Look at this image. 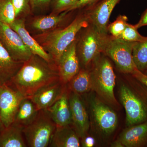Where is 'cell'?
Returning <instances> with one entry per match:
<instances>
[{
  "label": "cell",
  "instance_id": "obj_24",
  "mask_svg": "<svg viewBox=\"0 0 147 147\" xmlns=\"http://www.w3.org/2000/svg\"><path fill=\"white\" fill-rule=\"evenodd\" d=\"M132 56L137 69L145 73L147 69V38L144 41L135 42Z\"/></svg>",
  "mask_w": 147,
  "mask_h": 147
},
{
  "label": "cell",
  "instance_id": "obj_34",
  "mask_svg": "<svg viewBox=\"0 0 147 147\" xmlns=\"http://www.w3.org/2000/svg\"><path fill=\"white\" fill-rule=\"evenodd\" d=\"M134 25L138 29L142 27L147 26V9L142 13L138 23Z\"/></svg>",
  "mask_w": 147,
  "mask_h": 147
},
{
  "label": "cell",
  "instance_id": "obj_8",
  "mask_svg": "<svg viewBox=\"0 0 147 147\" xmlns=\"http://www.w3.org/2000/svg\"><path fill=\"white\" fill-rule=\"evenodd\" d=\"M73 11H64L58 14L31 15L27 17L25 26L32 36L53 31L64 28L72 21Z\"/></svg>",
  "mask_w": 147,
  "mask_h": 147
},
{
  "label": "cell",
  "instance_id": "obj_18",
  "mask_svg": "<svg viewBox=\"0 0 147 147\" xmlns=\"http://www.w3.org/2000/svg\"><path fill=\"white\" fill-rule=\"evenodd\" d=\"M25 21L26 19L24 18H16L9 26L19 34L32 54L38 55L48 61H54L49 54L45 52L27 30L25 26Z\"/></svg>",
  "mask_w": 147,
  "mask_h": 147
},
{
  "label": "cell",
  "instance_id": "obj_4",
  "mask_svg": "<svg viewBox=\"0 0 147 147\" xmlns=\"http://www.w3.org/2000/svg\"><path fill=\"white\" fill-rule=\"evenodd\" d=\"M92 66V70H90L92 90L102 102L110 105H117L114 94L116 75L111 63L108 58L101 55Z\"/></svg>",
  "mask_w": 147,
  "mask_h": 147
},
{
  "label": "cell",
  "instance_id": "obj_11",
  "mask_svg": "<svg viewBox=\"0 0 147 147\" xmlns=\"http://www.w3.org/2000/svg\"><path fill=\"white\" fill-rule=\"evenodd\" d=\"M90 107L93 119L100 131L106 134L113 133L118 123L116 113L104 102L96 98H91Z\"/></svg>",
  "mask_w": 147,
  "mask_h": 147
},
{
  "label": "cell",
  "instance_id": "obj_7",
  "mask_svg": "<svg viewBox=\"0 0 147 147\" xmlns=\"http://www.w3.org/2000/svg\"><path fill=\"white\" fill-rule=\"evenodd\" d=\"M135 42H128L109 36L103 54L113 61L120 71L131 74L137 69L132 56Z\"/></svg>",
  "mask_w": 147,
  "mask_h": 147
},
{
  "label": "cell",
  "instance_id": "obj_10",
  "mask_svg": "<svg viewBox=\"0 0 147 147\" xmlns=\"http://www.w3.org/2000/svg\"><path fill=\"white\" fill-rule=\"evenodd\" d=\"M0 42L15 60L24 62L32 54L9 25L0 21Z\"/></svg>",
  "mask_w": 147,
  "mask_h": 147
},
{
  "label": "cell",
  "instance_id": "obj_9",
  "mask_svg": "<svg viewBox=\"0 0 147 147\" xmlns=\"http://www.w3.org/2000/svg\"><path fill=\"white\" fill-rule=\"evenodd\" d=\"M24 98L11 84L0 85V116L5 128L13 123L19 105Z\"/></svg>",
  "mask_w": 147,
  "mask_h": 147
},
{
  "label": "cell",
  "instance_id": "obj_19",
  "mask_svg": "<svg viewBox=\"0 0 147 147\" xmlns=\"http://www.w3.org/2000/svg\"><path fill=\"white\" fill-rule=\"evenodd\" d=\"M24 63L14 60L0 42V85L10 84Z\"/></svg>",
  "mask_w": 147,
  "mask_h": 147
},
{
  "label": "cell",
  "instance_id": "obj_28",
  "mask_svg": "<svg viewBox=\"0 0 147 147\" xmlns=\"http://www.w3.org/2000/svg\"><path fill=\"white\" fill-rule=\"evenodd\" d=\"M128 18L125 15H119L113 23L108 24V32L111 36L119 38L122 34L127 24Z\"/></svg>",
  "mask_w": 147,
  "mask_h": 147
},
{
  "label": "cell",
  "instance_id": "obj_23",
  "mask_svg": "<svg viewBox=\"0 0 147 147\" xmlns=\"http://www.w3.org/2000/svg\"><path fill=\"white\" fill-rule=\"evenodd\" d=\"M66 85L69 91L79 95L88 92L92 90L90 71L88 69L81 68Z\"/></svg>",
  "mask_w": 147,
  "mask_h": 147
},
{
  "label": "cell",
  "instance_id": "obj_2",
  "mask_svg": "<svg viewBox=\"0 0 147 147\" xmlns=\"http://www.w3.org/2000/svg\"><path fill=\"white\" fill-rule=\"evenodd\" d=\"M89 25L86 14L83 11L64 28L32 36L58 65L61 56L75 40L79 32Z\"/></svg>",
  "mask_w": 147,
  "mask_h": 147
},
{
  "label": "cell",
  "instance_id": "obj_5",
  "mask_svg": "<svg viewBox=\"0 0 147 147\" xmlns=\"http://www.w3.org/2000/svg\"><path fill=\"white\" fill-rule=\"evenodd\" d=\"M143 84L140 88H132L126 85L121 86L119 95L126 113L128 126L147 121V87Z\"/></svg>",
  "mask_w": 147,
  "mask_h": 147
},
{
  "label": "cell",
  "instance_id": "obj_15",
  "mask_svg": "<svg viewBox=\"0 0 147 147\" xmlns=\"http://www.w3.org/2000/svg\"><path fill=\"white\" fill-rule=\"evenodd\" d=\"M66 87L59 79L40 89L30 98L38 110H47L61 97Z\"/></svg>",
  "mask_w": 147,
  "mask_h": 147
},
{
  "label": "cell",
  "instance_id": "obj_20",
  "mask_svg": "<svg viewBox=\"0 0 147 147\" xmlns=\"http://www.w3.org/2000/svg\"><path fill=\"white\" fill-rule=\"evenodd\" d=\"M81 140L71 125L57 127L49 147H79Z\"/></svg>",
  "mask_w": 147,
  "mask_h": 147
},
{
  "label": "cell",
  "instance_id": "obj_36",
  "mask_svg": "<svg viewBox=\"0 0 147 147\" xmlns=\"http://www.w3.org/2000/svg\"><path fill=\"white\" fill-rule=\"evenodd\" d=\"M144 73L146 74H147V70H146V71H145V73Z\"/></svg>",
  "mask_w": 147,
  "mask_h": 147
},
{
  "label": "cell",
  "instance_id": "obj_32",
  "mask_svg": "<svg viewBox=\"0 0 147 147\" xmlns=\"http://www.w3.org/2000/svg\"><path fill=\"white\" fill-rule=\"evenodd\" d=\"M131 75L147 87V74L136 69Z\"/></svg>",
  "mask_w": 147,
  "mask_h": 147
},
{
  "label": "cell",
  "instance_id": "obj_29",
  "mask_svg": "<svg viewBox=\"0 0 147 147\" xmlns=\"http://www.w3.org/2000/svg\"><path fill=\"white\" fill-rule=\"evenodd\" d=\"M79 0H52L50 13L58 14L67 11L76 5Z\"/></svg>",
  "mask_w": 147,
  "mask_h": 147
},
{
  "label": "cell",
  "instance_id": "obj_21",
  "mask_svg": "<svg viewBox=\"0 0 147 147\" xmlns=\"http://www.w3.org/2000/svg\"><path fill=\"white\" fill-rule=\"evenodd\" d=\"M23 128L13 123L0 132V147H26Z\"/></svg>",
  "mask_w": 147,
  "mask_h": 147
},
{
  "label": "cell",
  "instance_id": "obj_31",
  "mask_svg": "<svg viewBox=\"0 0 147 147\" xmlns=\"http://www.w3.org/2000/svg\"><path fill=\"white\" fill-rule=\"evenodd\" d=\"M102 0H79L78 3L67 11L80 10H87L99 3Z\"/></svg>",
  "mask_w": 147,
  "mask_h": 147
},
{
  "label": "cell",
  "instance_id": "obj_13",
  "mask_svg": "<svg viewBox=\"0 0 147 147\" xmlns=\"http://www.w3.org/2000/svg\"><path fill=\"white\" fill-rule=\"evenodd\" d=\"M69 100L71 113V125L81 139L86 135L89 129L88 115L81 95L70 92Z\"/></svg>",
  "mask_w": 147,
  "mask_h": 147
},
{
  "label": "cell",
  "instance_id": "obj_17",
  "mask_svg": "<svg viewBox=\"0 0 147 147\" xmlns=\"http://www.w3.org/2000/svg\"><path fill=\"white\" fill-rule=\"evenodd\" d=\"M69 92L67 87L61 97L47 110L57 127L71 124V110L69 100Z\"/></svg>",
  "mask_w": 147,
  "mask_h": 147
},
{
  "label": "cell",
  "instance_id": "obj_25",
  "mask_svg": "<svg viewBox=\"0 0 147 147\" xmlns=\"http://www.w3.org/2000/svg\"><path fill=\"white\" fill-rule=\"evenodd\" d=\"M15 19V10L11 0H0V21L10 25Z\"/></svg>",
  "mask_w": 147,
  "mask_h": 147
},
{
  "label": "cell",
  "instance_id": "obj_12",
  "mask_svg": "<svg viewBox=\"0 0 147 147\" xmlns=\"http://www.w3.org/2000/svg\"><path fill=\"white\" fill-rule=\"evenodd\" d=\"M121 0H102L92 8L83 10L86 12L90 25L101 34L108 35V22L116 6Z\"/></svg>",
  "mask_w": 147,
  "mask_h": 147
},
{
  "label": "cell",
  "instance_id": "obj_1",
  "mask_svg": "<svg viewBox=\"0 0 147 147\" xmlns=\"http://www.w3.org/2000/svg\"><path fill=\"white\" fill-rule=\"evenodd\" d=\"M60 79L58 65L38 55L24 62L10 84L25 97H30L43 87Z\"/></svg>",
  "mask_w": 147,
  "mask_h": 147
},
{
  "label": "cell",
  "instance_id": "obj_16",
  "mask_svg": "<svg viewBox=\"0 0 147 147\" xmlns=\"http://www.w3.org/2000/svg\"><path fill=\"white\" fill-rule=\"evenodd\" d=\"M147 145V121L134 125L124 130L112 146L139 147Z\"/></svg>",
  "mask_w": 147,
  "mask_h": 147
},
{
  "label": "cell",
  "instance_id": "obj_33",
  "mask_svg": "<svg viewBox=\"0 0 147 147\" xmlns=\"http://www.w3.org/2000/svg\"><path fill=\"white\" fill-rule=\"evenodd\" d=\"M81 146L84 147H92L95 144V140L94 138L86 135L81 138Z\"/></svg>",
  "mask_w": 147,
  "mask_h": 147
},
{
  "label": "cell",
  "instance_id": "obj_26",
  "mask_svg": "<svg viewBox=\"0 0 147 147\" xmlns=\"http://www.w3.org/2000/svg\"><path fill=\"white\" fill-rule=\"evenodd\" d=\"M15 10L16 18H24L32 15L30 0H11Z\"/></svg>",
  "mask_w": 147,
  "mask_h": 147
},
{
  "label": "cell",
  "instance_id": "obj_27",
  "mask_svg": "<svg viewBox=\"0 0 147 147\" xmlns=\"http://www.w3.org/2000/svg\"><path fill=\"white\" fill-rule=\"evenodd\" d=\"M138 30L135 25L127 23L125 29L119 38L131 42H142L146 40L147 36H143L139 33Z\"/></svg>",
  "mask_w": 147,
  "mask_h": 147
},
{
  "label": "cell",
  "instance_id": "obj_30",
  "mask_svg": "<svg viewBox=\"0 0 147 147\" xmlns=\"http://www.w3.org/2000/svg\"><path fill=\"white\" fill-rule=\"evenodd\" d=\"M52 0H30L32 15L41 14L50 9Z\"/></svg>",
  "mask_w": 147,
  "mask_h": 147
},
{
  "label": "cell",
  "instance_id": "obj_14",
  "mask_svg": "<svg viewBox=\"0 0 147 147\" xmlns=\"http://www.w3.org/2000/svg\"><path fill=\"white\" fill-rule=\"evenodd\" d=\"M76 39L67 48L58 63L60 80L66 85L78 74L81 65L76 52Z\"/></svg>",
  "mask_w": 147,
  "mask_h": 147
},
{
  "label": "cell",
  "instance_id": "obj_35",
  "mask_svg": "<svg viewBox=\"0 0 147 147\" xmlns=\"http://www.w3.org/2000/svg\"><path fill=\"white\" fill-rule=\"evenodd\" d=\"M4 129V127L3 126L1 120V116H0V132H1Z\"/></svg>",
  "mask_w": 147,
  "mask_h": 147
},
{
  "label": "cell",
  "instance_id": "obj_22",
  "mask_svg": "<svg viewBox=\"0 0 147 147\" xmlns=\"http://www.w3.org/2000/svg\"><path fill=\"white\" fill-rule=\"evenodd\" d=\"M39 111L30 98L25 97L19 105L13 123L24 128L34 120Z\"/></svg>",
  "mask_w": 147,
  "mask_h": 147
},
{
  "label": "cell",
  "instance_id": "obj_6",
  "mask_svg": "<svg viewBox=\"0 0 147 147\" xmlns=\"http://www.w3.org/2000/svg\"><path fill=\"white\" fill-rule=\"evenodd\" d=\"M56 125L47 110H39L34 120L23 128L28 147H47L56 130Z\"/></svg>",
  "mask_w": 147,
  "mask_h": 147
},
{
  "label": "cell",
  "instance_id": "obj_3",
  "mask_svg": "<svg viewBox=\"0 0 147 147\" xmlns=\"http://www.w3.org/2000/svg\"><path fill=\"white\" fill-rule=\"evenodd\" d=\"M108 36L101 34L90 24L79 32L76 37V52L81 68L89 69L103 54Z\"/></svg>",
  "mask_w": 147,
  "mask_h": 147
}]
</instances>
